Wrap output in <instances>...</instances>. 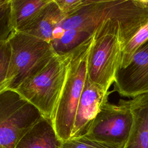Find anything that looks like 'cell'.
Returning <instances> with one entry per match:
<instances>
[{
    "label": "cell",
    "instance_id": "6da1fadb",
    "mask_svg": "<svg viewBox=\"0 0 148 148\" xmlns=\"http://www.w3.org/2000/svg\"><path fill=\"white\" fill-rule=\"evenodd\" d=\"M93 42L91 39L70 51L65 83L51 120L58 138L71 139L77 108L88 77L87 65Z\"/></svg>",
    "mask_w": 148,
    "mask_h": 148
},
{
    "label": "cell",
    "instance_id": "7a4b0ae2",
    "mask_svg": "<svg viewBox=\"0 0 148 148\" xmlns=\"http://www.w3.org/2000/svg\"><path fill=\"white\" fill-rule=\"evenodd\" d=\"M70 53H56L40 69L14 90L35 106L42 116L51 120L66 79Z\"/></svg>",
    "mask_w": 148,
    "mask_h": 148
},
{
    "label": "cell",
    "instance_id": "3957f363",
    "mask_svg": "<svg viewBox=\"0 0 148 148\" xmlns=\"http://www.w3.org/2000/svg\"><path fill=\"white\" fill-rule=\"evenodd\" d=\"M122 45L119 32L107 20H103L93 34L90 52L87 75L88 79L105 91L114 84L119 69Z\"/></svg>",
    "mask_w": 148,
    "mask_h": 148
},
{
    "label": "cell",
    "instance_id": "277c9868",
    "mask_svg": "<svg viewBox=\"0 0 148 148\" xmlns=\"http://www.w3.org/2000/svg\"><path fill=\"white\" fill-rule=\"evenodd\" d=\"M8 41L12 48L11 62L6 82L0 92L15 90L57 53L51 43L22 32H16Z\"/></svg>",
    "mask_w": 148,
    "mask_h": 148
},
{
    "label": "cell",
    "instance_id": "5b68a950",
    "mask_svg": "<svg viewBox=\"0 0 148 148\" xmlns=\"http://www.w3.org/2000/svg\"><path fill=\"white\" fill-rule=\"evenodd\" d=\"M43 117L32 103L13 90L0 92V148H15Z\"/></svg>",
    "mask_w": 148,
    "mask_h": 148
},
{
    "label": "cell",
    "instance_id": "8992f818",
    "mask_svg": "<svg viewBox=\"0 0 148 148\" xmlns=\"http://www.w3.org/2000/svg\"><path fill=\"white\" fill-rule=\"evenodd\" d=\"M134 116L130 109L119 101L106 102L84 135L93 139L124 147L130 135Z\"/></svg>",
    "mask_w": 148,
    "mask_h": 148
},
{
    "label": "cell",
    "instance_id": "52a82bcc",
    "mask_svg": "<svg viewBox=\"0 0 148 148\" xmlns=\"http://www.w3.org/2000/svg\"><path fill=\"white\" fill-rule=\"evenodd\" d=\"M103 19L117 29L123 49L148 23V2L147 0H106Z\"/></svg>",
    "mask_w": 148,
    "mask_h": 148
},
{
    "label": "cell",
    "instance_id": "ba28073f",
    "mask_svg": "<svg viewBox=\"0 0 148 148\" xmlns=\"http://www.w3.org/2000/svg\"><path fill=\"white\" fill-rule=\"evenodd\" d=\"M114 91L132 98L148 94V40L136 50L126 67L118 69Z\"/></svg>",
    "mask_w": 148,
    "mask_h": 148
},
{
    "label": "cell",
    "instance_id": "9c48e42d",
    "mask_svg": "<svg viewBox=\"0 0 148 148\" xmlns=\"http://www.w3.org/2000/svg\"><path fill=\"white\" fill-rule=\"evenodd\" d=\"M110 92L87 77L77 108L71 139L86 134L102 106L108 102Z\"/></svg>",
    "mask_w": 148,
    "mask_h": 148
},
{
    "label": "cell",
    "instance_id": "30bf717a",
    "mask_svg": "<svg viewBox=\"0 0 148 148\" xmlns=\"http://www.w3.org/2000/svg\"><path fill=\"white\" fill-rule=\"evenodd\" d=\"M119 101L130 109L134 116L131 132L123 148H148V94Z\"/></svg>",
    "mask_w": 148,
    "mask_h": 148
},
{
    "label": "cell",
    "instance_id": "8fae6325",
    "mask_svg": "<svg viewBox=\"0 0 148 148\" xmlns=\"http://www.w3.org/2000/svg\"><path fill=\"white\" fill-rule=\"evenodd\" d=\"M106 0H87V3L72 16L65 18L59 27L64 30L76 29L94 34L102 22Z\"/></svg>",
    "mask_w": 148,
    "mask_h": 148
},
{
    "label": "cell",
    "instance_id": "7c38bea8",
    "mask_svg": "<svg viewBox=\"0 0 148 148\" xmlns=\"http://www.w3.org/2000/svg\"><path fill=\"white\" fill-rule=\"evenodd\" d=\"M50 120L43 117L20 140L15 148H61Z\"/></svg>",
    "mask_w": 148,
    "mask_h": 148
},
{
    "label": "cell",
    "instance_id": "4fadbf2b",
    "mask_svg": "<svg viewBox=\"0 0 148 148\" xmlns=\"http://www.w3.org/2000/svg\"><path fill=\"white\" fill-rule=\"evenodd\" d=\"M51 0H12L17 32H23L43 14Z\"/></svg>",
    "mask_w": 148,
    "mask_h": 148
},
{
    "label": "cell",
    "instance_id": "5bb4252c",
    "mask_svg": "<svg viewBox=\"0 0 148 148\" xmlns=\"http://www.w3.org/2000/svg\"><path fill=\"white\" fill-rule=\"evenodd\" d=\"M66 16L61 11L54 0H51L42 16L31 27L22 32L51 43L53 32Z\"/></svg>",
    "mask_w": 148,
    "mask_h": 148
},
{
    "label": "cell",
    "instance_id": "9a60e30c",
    "mask_svg": "<svg viewBox=\"0 0 148 148\" xmlns=\"http://www.w3.org/2000/svg\"><path fill=\"white\" fill-rule=\"evenodd\" d=\"M92 35L84 31L69 29L64 30L62 35L60 38L54 39L51 44L57 54H64L91 39Z\"/></svg>",
    "mask_w": 148,
    "mask_h": 148
},
{
    "label": "cell",
    "instance_id": "2e32d148",
    "mask_svg": "<svg viewBox=\"0 0 148 148\" xmlns=\"http://www.w3.org/2000/svg\"><path fill=\"white\" fill-rule=\"evenodd\" d=\"M16 32L12 0H0V42L8 41Z\"/></svg>",
    "mask_w": 148,
    "mask_h": 148
},
{
    "label": "cell",
    "instance_id": "e0dca14e",
    "mask_svg": "<svg viewBox=\"0 0 148 148\" xmlns=\"http://www.w3.org/2000/svg\"><path fill=\"white\" fill-rule=\"evenodd\" d=\"M147 40H148V23L140 28L123 48L119 69L124 68L128 65L136 50Z\"/></svg>",
    "mask_w": 148,
    "mask_h": 148
},
{
    "label": "cell",
    "instance_id": "ac0fdd59",
    "mask_svg": "<svg viewBox=\"0 0 148 148\" xmlns=\"http://www.w3.org/2000/svg\"><path fill=\"white\" fill-rule=\"evenodd\" d=\"M61 148H123L100 142L86 135L62 142Z\"/></svg>",
    "mask_w": 148,
    "mask_h": 148
},
{
    "label": "cell",
    "instance_id": "d6986e66",
    "mask_svg": "<svg viewBox=\"0 0 148 148\" xmlns=\"http://www.w3.org/2000/svg\"><path fill=\"white\" fill-rule=\"evenodd\" d=\"M11 58L12 48L9 42H0V90L6 82Z\"/></svg>",
    "mask_w": 148,
    "mask_h": 148
},
{
    "label": "cell",
    "instance_id": "ffe728a7",
    "mask_svg": "<svg viewBox=\"0 0 148 148\" xmlns=\"http://www.w3.org/2000/svg\"><path fill=\"white\" fill-rule=\"evenodd\" d=\"M66 17L72 16L87 2V0H54Z\"/></svg>",
    "mask_w": 148,
    "mask_h": 148
},
{
    "label": "cell",
    "instance_id": "44dd1931",
    "mask_svg": "<svg viewBox=\"0 0 148 148\" xmlns=\"http://www.w3.org/2000/svg\"><path fill=\"white\" fill-rule=\"evenodd\" d=\"M147 2H148V0H147Z\"/></svg>",
    "mask_w": 148,
    "mask_h": 148
}]
</instances>
